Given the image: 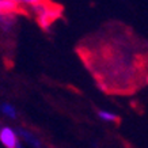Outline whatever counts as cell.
Masks as SVG:
<instances>
[{
  "label": "cell",
  "instance_id": "obj_3",
  "mask_svg": "<svg viewBox=\"0 0 148 148\" xmlns=\"http://www.w3.org/2000/svg\"><path fill=\"white\" fill-rule=\"evenodd\" d=\"M0 14L18 15V14H27V10L25 5L12 1V0H0Z\"/></svg>",
  "mask_w": 148,
  "mask_h": 148
},
{
  "label": "cell",
  "instance_id": "obj_7",
  "mask_svg": "<svg viewBox=\"0 0 148 148\" xmlns=\"http://www.w3.org/2000/svg\"><path fill=\"white\" fill-rule=\"evenodd\" d=\"M0 112L3 113L5 117L11 118V120H15L16 116H18V112H16L15 106L11 105V103H8V102H4V103H1V105H0Z\"/></svg>",
  "mask_w": 148,
  "mask_h": 148
},
{
  "label": "cell",
  "instance_id": "obj_5",
  "mask_svg": "<svg viewBox=\"0 0 148 148\" xmlns=\"http://www.w3.org/2000/svg\"><path fill=\"white\" fill-rule=\"evenodd\" d=\"M97 116L101 121L103 122H110V124H116L120 121V117L114 114V113L109 112V110H97Z\"/></svg>",
  "mask_w": 148,
  "mask_h": 148
},
{
  "label": "cell",
  "instance_id": "obj_8",
  "mask_svg": "<svg viewBox=\"0 0 148 148\" xmlns=\"http://www.w3.org/2000/svg\"><path fill=\"white\" fill-rule=\"evenodd\" d=\"M44 1H46V0H21V3H22L25 7H27V8H30L33 5L41 4V3H44Z\"/></svg>",
  "mask_w": 148,
  "mask_h": 148
},
{
  "label": "cell",
  "instance_id": "obj_4",
  "mask_svg": "<svg viewBox=\"0 0 148 148\" xmlns=\"http://www.w3.org/2000/svg\"><path fill=\"white\" fill-rule=\"evenodd\" d=\"M16 133H18L19 137H21L26 144H29L30 147H33V148L42 147V141H41L33 132H30V130L26 129V128H18V129H16Z\"/></svg>",
  "mask_w": 148,
  "mask_h": 148
},
{
  "label": "cell",
  "instance_id": "obj_1",
  "mask_svg": "<svg viewBox=\"0 0 148 148\" xmlns=\"http://www.w3.org/2000/svg\"><path fill=\"white\" fill-rule=\"evenodd\" d=\"M30 11H33L34 14V18H36V22L38 23V26L42 29V30H49L52 25H53L57 19L61 18L63 15V7L61 5L53 3L52 0H46L41 4L33 5L30 7Z\"/></svg>",
  "mask_w": 148,
  "mask_h": 148
},
{
  "label": "cell",
  "instance_id": "obj_2",
  "mask_svg": "<svg viewBox=\"0 0 148 148\" xmlns=\"http://www.w3.org/2000/svg\"><path fill=\"white\" fill-rule=\"evenodd\" d=\"M0 143L5 148H16L21 143L16 129H12L11 126H0Z\"/></svg>",
  "mask_w": 148,
  "mask_h": 148
},
{
  "label": "cell",
  "instance_id": "obj_6",
  "mask_svg": "<svg viewBox=\"0 0 148 148\" xmlns=\"http://www.w3.org/2000/svg\"><path fill=\"white\" fill-rule=\"evenodd\" d=\"M16 22V15H4V14H0V27L3 30H11Z\"/></svg>",
  "mask_w": 148,
  "mask_h": 148
}]
</instances>
